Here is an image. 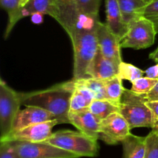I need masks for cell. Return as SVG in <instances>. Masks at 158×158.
Listing matches in <instances>:
<instances>
[{
    "label": "cell",
    "mask_w": 158,
    "mask_h": 158,
    "mask_svg": "<svg viewBox=\"0 0 158 158\" xmlns=\"http://www.w3.org/2000/svg\"><path fill=\"white\" fill-rule=\"evenodd\" d=\"M77 81L87 87L95 95V99H106V91H105L104 81L98 80L94 77H85V78L77 79Z\"/></svg>",
    "instance_id": "cell-26"
},
{
    "label": "cell",
    "mask_w": 158,
    "mask_h": 158,
    "mask_svg": "<svg viewBox=\"0 0 158 158\" xmlns=\"http://www.w3.org/2000/svg\"><path fill=\"white\" fill-rule=\"evenodd\" d=\"M149 57L157 63L158 62V47L155 50H154L153 52H151V54H150Z\"/></svg>",
    "instance_id": "cell-34"
},
{
    "label": "cell",
    "mask_w": 158,
    "mask_h": 158,
    "mask_svg": "<svg viewBox=\"0 0 158 158\" xmlns=\"http://www.w3.org/2000/svg\"><path fill=\"white\" fill-rule=\"evenodd\" d=\"M141 96L146 100V102H148V101H158V81L155 87L152 89V91H150L148 94H143Z\"/></svg>",
    "instance_id": "cell-31"
},
{
    "label": "cell",
    "mask_w": 158,
    "mask_h": 158,
    "mask_svg": "<svg viewBox=\"0 0 158 158\" xmlns=\"http://www.w3.org/2000/svg\"><path fill=\"white\" fill-rule=\"evenodd\" d=\"M74 89L70 99L69 112H78L89 108L91 102L95 99L94 93L79 81L74 80Z\"/></svg>",
    "instance_id": "cell-17"
},
{
    "label": "cell",
    "mask_w": 158,
    "mask_h": 158,
    "mask_svg": "<svg viewBox=\"0 0 158 158\" xmlns=\"http://www.w3.org/2000/svg\"><path fill=\"white\" fill-rule=\"evenodd\" d=\"M119 65L117 62L104 57L98 49L89 68L88 75L98 80H108L118 75Z\"/></svg>",
    "instance_id": "cell-14"
},
{
    "label": "cell",
    "mask_w": 158,
    "mask_h": 158,
    "mask_svg": "<svg viewBox=\"0 0 158 158\" xmlns=\"http://www.w3.org/2000/svg\"><path fill=\"white\" fill-rule=\"evenodd\" d=\"M43 14L41 13H35L31 15V20L32 22L35 24H40L43 21Z\"/></svg>",
    "instance_id": "cell-33"
},
{
    "label": "cell",
    "mask_w": 158,
    "mask_h": 158,
    "mask_svg": "<svg viewBox=\"0 0 158 158\" xmlns=\"http://www.w3.org/2000/svg\"><path fill=\"white\" fill-rule=\"evenodd\" d=\"M144 71L132 64L122 61L119 65L118 76L122 80H127L133 82L134 81L143 77Z\"/></svg>",
    "instance_id": "cell-23"
},
{
    "label": "cell",
    "mask_w": 158,
    "mask_h": 158,
    "mask_svg": "<svg viewBox=\"0 0 158 158\" xmlns=\"http://www.w3.org/2000/svg\"><path fill=\"white\" fill-rule=\"evenodd\" d=\"M143 15L154 23L158 33V0H152L151 2L145 6Z\"/></svg>",
    "instance_id": "cell-29"
},
{
    "label": "cell",
    "mask_w": 158,
    "mask_h": 158,
    "mask_svg": "<svg viewBox=\"0 0 158 158\" xmlns=\"http://www.w3.org/2000/svg\"><path fill=\"white\" fill-rule=\"evenodd\" d=\"M69 123L78 129V131L99 139L100 122L89 108L78 112H69L68 115Z\"/></svg>",
    "instance_id": "cell-12"
},
{
    "label": "cell",
    "mask_w": 158,
    "mask_h": 158,
    "mask_svg": "<svg viewBox=\"0 0 158 158\" xmlns=\"http://www.w3.org/2000/svg\"><path fill=\"white\" fill-rule=\"evenodd\" d=\"M123 158H144L146 152V136L131 134L121 143Z\"/></svg>",
    "instance_id": "cell-18"
},
{
    "label": "cell",
    "mask_w": 158,
    "mask_h": 158,
    "mask_svg": "<svg viewBox=\"0 0 158 158\" xmlns=\"http://www.w3.org/2000/svg\"><path fill=\"white\" fill-rule=\"evenodd\" d=\"M52 119H56L54 116L43 108L37 106H26L24 109L20 110L19 112L14 123L12 133L29 125L48 122Z\"/></svg>",
    "instance_id": "cell-13"
},
{
    "label": "cell",
    "mask_w": 158,
    "mask_h": 158,
    "mask_svg": "<svg viewBox=\"0 0 158 158\" xmlns=\"http://www.w3.org/2000/svg\"><path fill=\"white\" fill-rule=\"evenodd\" d=\"M23 0H0L2 8L8 13L9 20L5 30L4 37L7 39L12 29L20 20L19 10Z\"/></svg>",
    "instance_id": "cell-20"
},
{
    "label": "cell",
    "mask_w": 158,
    "mask_h": 158,
    "mask_svg": "<svg viewBox=\"0 0 158 158\" xmlns=\"http://www.w3.org/2000/svg\"><path fill=\"white\" fill-rule=\"evenodd\" d=\"M97 37L99 50L104 57L120 64L122 60L120 52V40L108 28L106 23L100 21L97 24Z\"/></svg>",
    "instance_id": "cell-9"
},
{
    "label": "cell",
    "mask_w": 158,
    "mask_h": 158,
    "mask_svg": "<svg viewBox=\"0 0 158 158\" xmlns=\"http://www.w3.org/2000/svg\"><path fill=\"white\" fill-rule=\"evenodd\" d=\"M0 158H19L16 141L10 139L0 140Z\"/></svg>",
    "instance_id": "cell-27"
},
{
    "label": "cell",
    "mask_w": 158,
    "mask_h": 158,
    "mask_svg": "<svg viewBox=\"0 0 158 158\" xmlns=\"http://www.w3.org/2000/svg\"><path fill=\"white\" fill-rule=\"evenodd\" d=\"M55 20L71 38L78 24L79 15L77 0H53Z\"/></svg>",
    "instance_id": "cell-10"
},
{
    "label": "cell",
    "mask_w": 158,
    "mask_h": 158,
    "mask_svg": "<svg viewBox=\"0 0 158 158\" xmlns=\"http://www.w3.org/2000/svg\"><path fill=\"white\" fill-rule=\"evenodd\" d=\"M131 127L120 112H114L100 122L99 139L109 145L123 142L130 134Z\"/></svg>",
    "instance_id": "cell-7"
},
{
    "label": "cell",
    "mask_w": 158,
    "mask_h": 158,
    "mask_svg": "<svg viewBox=\"0 0 158 158\" xmlns=\"http://www.w3.org/2000/svg\"><path fill=\"white\" fill-rule=\"evenodd\" d=\"M98 18L80 15L78 24L70 38L73 48V78L89 77L88 71L97 51V24Z\"/></svg>",
    "instance_id": "cell-1"
},
{
    "label": "cell",
    "mask_w": 158,
    "mask_h": 158,
    "mask_svg": "<svg viewBox=\"0 0 158 158\" xmlns=\"http://www.w3.org/2000/svg\"><path fill=\"white\" fill-rule=\"evenodd\" d=\"M119 112L124 117L131 129L137 127L152 128V112L141 95L125 88Z\"/></svg>",
    "instance_id": "cell-4"
},
{
    "label": "cell",
    "mask_w": 158,
    "mask_h": 158,
    "mask_svg": "<svg viewBox=\"0 0 158 158\" xmlns=\"http://www.w3.org/2000/svg\"><path fill=\"white\" fill-rule=\"evenodd\" d=\"M120 106L106 99H94L89 106V110L102 121L114 112H119Z\"/></svg>",
    "instance_id": "cell-22"
},
{
    "label": "cell",
    "mask_w": 158,
    "mask_h": 158,
    "mask_svg": "<svg viewBox=\"0 0 158 158\" xmlns=\"http://www.w3.org/2000/svg\"><path fill=\"white\" fill-rule=\"evenodd\" d=\"M157 33L154 23L140 15L127 25V31L120 41V46L135 50L146 49L154 44Z\"/></svg>",
    "instance_id": "cell-6"
},
{
    "label": "cell",
    "mask_w": 158,
    "mask_h": 158,
    "mask_svg": "<svg viewBox=\"0 0 158 158\" xmlns=\"http://www.w3.org/2000/svg\"><path fill=\"white\" fill-rule=\"evenodd\" d=\"M16 147L19 158H80L74 153L46 142L16 141Z\"/></svg>",
    "instance_id": "cell-8"
},
{
    "label": "cell",
    "mask_w": 158,
    "mask_h": 158,
    "mask_svg": "<svg viewBox=\"0 0 158 158\" xmlns=\"http://www.w3.org/2000/svg\"><path fill=\"white\" fill-rule=\"evenodd\" d=\"M142 1H143L145 4L148 5V4H149L150 2H152V0H142Z\"/></svg>",
    "instance_id": "cell-35"
},
{
    "label": "cell",
    "mask_w": 158,
    "mask_h": 158,
    "mask_svg": "<svg viewBox=\"0 0 158 158\" xmlns=\"http://www.w3.org/2000/svg\"><path fill=\"white\" fill-rule=\"evenodd\" d=\"M21 92L15 91L2 79L0 80V140L6 139L12 133L13 125L20 111Z\"/></svg>",
    "instance_id": "cell-5"
},
{
    "label": "cell",
    "mask_w": 158,
    "mask_h": 158,
    "mask_svg": "<svg viewBox=\"0 0 158 158\" xmlns=\"http://www.w3.org/2000/svg\"><path fill=\"white\" fill-rule=\"evenodd\" d=\"M101 0H77L79 15L98 18Z\"/></svg>",
    "instance_id": "cell-24"
},
{
    "label": "cell",
    "mask_w": 158,
    "mask_h": 158,
    "mask_svg": "<svg viewBox=\"0 0 158 158\" xmlns=\"http://www.w3.org/2000/svg\"><path fill=\"white\" fill-rule=\"evenodd\" d=\"M57 124H59L58 121L56 119H52L48 122L29 125L26 128L14 132L7 139L20 141V142H45L52 134V129Z\"/></svg>",
    "instance_id": "cell-11"
},
{
    "label": "cell",
    "mask_w": 158,
    "mask_h": 158,
    "mask_svg": "<svg viewBox=\"0 0 158 158\" xmlns=\"http://www.w3.org/2000/svg\"><path fill=\"white\" fill-rule=\"evenodd\" d=\"M106 100L120 106L125 88L123 80L118 75L104 81Z\"/></svg>",
    "instance_id": "cell-21"
},
{
    "label": "cell",
    "mask_w": 158,
    "mask_h": 158,
    "mask_svg": "<svg viewBox=\"0 0 158 158\" xmlns=\"http://www.w3.org/2000/svg\"><path fill=\"white\" fill-rule=\"evenodd\" d=\"M97 140L80 131L63 129L52 133L45 142L74 153L79 157H94L99 152Z\"/></svg>",
    "instance_id": "cell-3"
},
{
    "label": "cell",
    "mask_w": 158,
    "mask_h": 158,
    "mask_svg": "<svg viewBox=\"0 0 158 158\" xmlns=\"http://www.w3.org/2000/svg\"><path fill=\"white\" fill-rule=\"evenodd\" d=\"M49 15L55 20L56 11L53 0H23L19 10L20 20L32 14Z\"/></svg>",
    "instance_id": "cell-16"
},
{
    "label": "cell",
    "mask_w": 158,
    "mask_h": 158,
    "mask_svg": "<svg viewBox=\"0 0 158 158\" xmlns=\"http://www.w3.org/2000/svg\"><path fill=\"white\" fill-rule=\"evenodd\" d=\"M106 24L121 41L127 31V26L123 20L118 0H106Z\"/></svg>",
    "instance_id": "cell-15"
},
{
    "label": "cell",
    "mask_w": 158,
    "mask_h": 158,
    "mask_svg": "<svg viewBox=\"0 0 158 158\" xmlns=\"http://www.w3.org/2000/svg\"><path fill=\"white\" fill-rule=\"evenodd\" d=\"M118 2L127 26L135 18L143 15V9L147 6L142 0H118Z\"/></svg>",
    "instance_id": "cell-19"
},
{
    "label": "cell",
    "mask_w": 158,
    "mask_h": 158,
    "mask_svg": "<svg viewBox=\"0 0 158 158\" xmlns=\"http://www.w3.org/2000/svg\"><path fill=\"white\" fill-rule=\"evenodd\" d=\"M146 77L153 79H158V62L154 66L148 68L144 71Z\"/></svg>",
    "instance_id": "cell-32"
},
{
    "label": "cell",
    "mask_w": 158,
    "mask_h": 158,
    "mask_svg": "<svg viewBox=\"0 0 158 158\" xmlns=\"http://www.w3.org/2000/svg\"><path fill=\"white\" fill-rule=\"evenodd\" d=\"M73 89L74 81L72 79L46 89L21 92L22 104L46 110L54 116L59 124L69 123L68 115Z\"/></svg>",
    "instance_id": "cell-2"
},
{
    "label": "cell",
    "mask_w": 158,
    "mask_h": 158,
    "mask_svg": "<svg viewBox=\"0 0 158 158\" xmlns=\"http://www.w3.org/2000/svg\"><path fill=\"white\" fill-rule=\"evenodd\" d=\"M144 158H158V133L152 130L146 136Z\"/></svg>",
    "instance_id": "cell-28"
},
{
    "label": "cell",
    "mask_w": 158,
    "mask_h": 158,
    "mask_svg": "<svg viewBox=\"0 0 158 158\" xmlns=\"http://www.w3.org/2000/svg\"><path fill=\"white\" fill-rule=\"evenodd\" d=\"M146 103L152 112V131L158 133V101H148Z\"/></svg>",
    "instance_id": "cell-30"
},
{
    "label": "cell",
    "mask_w": 158,
    "mask_h": 158,
    "mask_svg": "<svg viewBox=\"0 0 158 158\" xmlns=\"http://www.w3.org/2000/svg\"><path fill=\"white\" fill-rule=\"evenodd\" d=\"M158 81V79H153L148 77H141L131 82V90L139 95L147 94L152 91Z\"/></svg>",
    "instance_id": "cell-25"
}]
</instances>
